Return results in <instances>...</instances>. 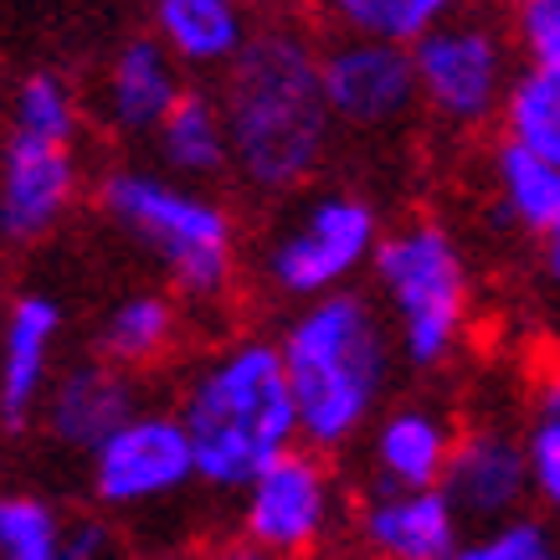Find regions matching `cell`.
I'll return each instance as SVG.
<instances>
[{
    "instance_id": "1",
    "label": "cell",
    "mask_w": 560,
    "mask_h": 560,
    "mask_svg": "<svg viewBox=\"0 0 560 560\" xmlns=\"http://www.w3.org/2000/svg\"><path fill=\"white\" fill-rule=\"evenodd\" d=\"M232 129V171L257 196L304 190L335 144L324 47L299 21H262L217 88Z\"/></svg>"
},
{
    "instance_id": "2",
    "label": "cell",
    "mask_w": 560,
    "mask_h": 560,
    "mask_svg": "<svg viewBox=\"0 0 560 560\" xmlns=\"http://www.w3.org/2000/svg\"><path fill=\"white\" fill-rule=\"evenodd\" d=\"M278 350L289 365L304 447L324 458L350 453L386 411L390 375L401 360L381 304L355 289L299 304L278 329Z\"/></svg>"
},
{
    "instance_id": "3",
    "label": "cell",
    "mask_w": 560,
    "mask_h": 560,
    "mask_svg": "<svg viewBox=\"0 0 560 560\" xmlns=\"http://www.w3.org/2000/svg\"><path fill=\"white\" fill-rule=\"evenodd\" d=\"M175 417L190 432L196 474L211 493H242L262 468L304 447L289 365L268 335H232L206 350L175 396Z\"/></svg>"
},
{
    "instance_id": "4",
    "label": "cell",
    "mask_w": 560,
    "mask_h": 560,
    "mask_svg": "<svg viewBox=\"0 0 560 560\" xmlns=\"http://www.w3.org/2000/svg\"><path fill=\"white\" fill-rule=\"evenodd\" d=\"M98 211L154 268L180 304L217 308L237 289V221L206 186H190L180 175L119 165L103 171L93 186Z\"/></svg>"
},
{
    "instance_id": "5",
    "label": "cell",
    "mask_w": 560,
    "mask_h": 560,
    "mask_svg": "<svg viewBox=\"0 0 560 560\" xmlns=\"http://www.w3.org/2000/svg\"><path fill=\"white\" fill-rule=\"evenodd\" d=\"M375 304L411 371H442L458 355L474 314V272L463 242L438 217H411L381 237L371 262Z\"/></svg>"
},
{
    "instance_id": "6",
    "label": "cell",
    "mask_w": 560,
    "mask_h": 560,
    "mask_svg": "<svg viewBox=\"0 0 560 560\" xmlns=\"http://www.w3.org/2000/svg\"><path fill=\"white\" fill-rule=\"evenodd\" d=\"M381 211L371 196L345 186H319L262 237L257 272L262 289L283 304H314L324 293L350 289L381 253Z\"/></svg>"
},
{
    "instance_id": "7",
    "label": "cell",
    "mask_w": 560,
    "mask_h": 560,
    "mask_svg": "<svg viewBox=\"0 0 560 560\" xmlns=\"http://www.w3.org/2000/svg\"><path fill=\"white\" fill-rule=\"evenodd\" d=\"M411 57H417L422 108L453 135H474L499 119L514 78H520L510 36L483 16L442 21L438 32L411 47Z\"/></svg>"
},
{
    "instance_id": "8",
    "label": "cell",
    "mask_w": 560,
    "mask_h": 560,
    "mask_svg": "<svg viewBox=\"0 0 560 560\" xmlns=\"http://www.w3.org/2000/svg\"><path fill=\"white\" fill-rule=\"evenodd\" d=\"M237 529L283 560H314L350 529L340 474L324 453L293 447L237 493Z\"/></svg>"
},
{
    "instance_id": "9",
    "label": "cell",
    "mask_w": 560,
    "mask_h": 560,
    "mask_svg": "<svg viewBox=\"0 0 560 560\" xmlns=\"http://www.w3.org/2000/svg\"><path fill=\"white\" fill-rule=\"evenodd\" d=\"M88 483L103 514H144L171 504L190 483H201L190 432L175 411H139L98 453H88Z\"/></svg>"
},
{
    "instance_id": "10",
    "label": "cell",
    "mask_w": 560,
    "mask_h": 560,
    "mask_svg": "<svg viewBox=\"0 0 560 560\" xmlns=\"http://www.w3.org/2000/svg\"><path fill=\"white\" fill-rule=\"evenodd\" d=\"M324 98L350 135H390L422 108L411 47L375 36H329L324 42Z\"/></svg>"
},
{
    "instance_id": "11",
    "label": "cell",
    "mask_w": 560,
    "mask_h": 560,
    "mask_svg": "<svg viewBox=\"0 0 560 560\" xmlns=\"http://www.w3.org/2000/svg\"><path fill=\"white\" fill-rule=\"evenodd\" d=\"M442 493L453 499V510L463 514V525H499L525 514V504L535 499L529 483V453L525 432H514L504 422H474L458 432Z\"/></svg>"
},
{
    "instance_id": "12",
    "label": "cell",
    "mask_w": 560,
    "mask_h": 560,
    "mask_svg": "<svg viewBox=\"0 0 560 560\" xmlns=\"http://www.w3.org/2000/svg\"><path fill=\"white\" fill-rule=\"evenodd\" d=\"M83 196V160L78 144L11 135L0 150V242H36Z\"/></svg>"
},
{
    "instance_id": "13",
    "label": "cell",
    "mask_w": 560,
    "mask_h": 560,
    "mask_svg": "<svg viewBox=\"0 0 560 560\" xmlns=\"http://www.w3.org/2000/svg\"><path fill=\"white\" fill-rule=\"evenodd\" d=\"M463 514L442 489H365L350 510V540L365 560H453Z\"/></svg>"
},
{
    "instance_id": "14",
    "label": "cell",
    "mask_w": 560,
    "mask_h": 560,
    "mask_svg": "<svg viewBox=\"0 0 560 560\" xmlns=\"http://www.w3.org/2000/svg\"><path fill=\"white\" fill-rule=\"evenodd\" d=\"M144 411V386L135 371H124L114 360H103L98 350L83 355L78 365H62L47 390L42 422L62 447L72 453H98L103 442L114 438L129 417Z\"/></svg>"
},
{
    "instance_id": "15",
    "label": "cell",
    "mask_w": 560,
    "mask_h": 560,
    "mask_svg": "<svg viewBox=\"0 0 560 560\" xmlns=\"http://www.w3.org/2000/svg\"><path fill=\"white\" fill-rule=\"evenodd\" d=\"M62 304L51 293H21L0 319V427H32L47 407L57 381V345H62Z\"/></svg>"
},
{
    "instance_id": "16",
    "label": "cell",
    "mask_w": 560,
    "mask_h": 560,
    "mask_svg": "<svg viewBox=\"0 0 560 560\" xmlns=\"http://www.w3.org/2000/svg\"><path fill=\"white\" fill-rule=\"evenodd\" d=\"M186 98V68L160 36H129L98 72V124L124 139H154L171 119V108Z\"/></svg>"
},
{
    "instance_id": "17",
    "label": "cell",
    "mask_w": 560,
    "mask_h": 560,
    "mask_svg": "<svg viewBox=\"0 0 560 560\" xmlns=\"http://www.w3.org/2000/svg\"><path fill=\"white\" fill-rule=\"evenodd\" d=\"M463 427L438 401H396L365 432L371 489H442Z\"/></svg>"
},
{
    "instance_id": "18",
    "label": "cell",
    "mask_w": 560,
    "mask_h": 560,
    "mask_svg": "<svg viewBox=\"0 0 560 560\" xmlns=\"http://www.w3.org/2000/svg\"><path fill=\"white\" fill-rule=\"evenodd\" d=\"M257 0H150V32L186 72H226L257 36Z\"/></svg>"
},
{
    "instance_id": "19",
    "label": "cell",
    "mask_w": 560,
    "mask_h": 560,
    "mask_svg": "<svg viewBox=\"0 0 560 560\" xmlns=\"http://www.w3.org/2000/svg\"><path fill=\"white\" fill-rule=\"evenodd\" d=\"M180 329H186V319H180V299L171 289H135L103 308L93 350L124 371L144 375L175 355Z\"/></svg>"
},
{
    "instance_id": "20",
    "label": "cell",
    "mask_w": 560,
    "mask_h": 560,
    "mask_svg": "<svg viewBox=\"0 0 560 560\" xmlns=\"http://www.w3.org/2000/svg\"><path fill=\"white\" fill-rule=\"evenodd\" d=\"M154 154H160V171L180 175L190 186H211L232 171V129H226V108L217 93L186 88L171 119L154 129Z\"/></svg>"
},
{
    "instance_id": "21",
    "label": "cell",
    "mask_w": 560,
    "mask_h": 560,
    "mask_svg": "<svg viewBox=\"0 0 560 560\" xmlns=\"http://www.w3.org/2000/svg\"><path fill=\"white\" fill-rule=\"evenodd\" d=\"M489 196L504 226L525 237H545L560 221V165L514 139H499L489 154Z\"/></svg>"
},
{
    "instance_id": "22",
    "label": "cell",
    "mask_w": 560,
    "mask_h": 560,
    "mask_svg": "<svg viewBox=\"0 0 560 560\" xmlns=\"http://www.w3.org/2000/svg\"><path fill=\"white\" fill-rule=\"evenodd\" d=\"M335 36H375L396 47H417L442 21L463 16V0H314Z\"/></svg>"
},
{
    "instance_id": "23",
    "label": "cell",
    "mask_w": 560,
    "mask_h": 560,
    "mask_svg": "<svg viewBox=\"0 0 560 560\" xmlns=\"http://www.w3.org/2000/svg\"><path fill=\"white\" fill-rule=\"evenodd\" d=\"M504 139L535 150L540 160L560 165V72L556 68H520L510 98H504Z\"/></svg>"
},
{
    "instance_id": "24",
    "label": "cell",
    "mask_w": 560,
    "mask_h": 560,
    "mask_svg": "<svg viewBox=\"0 0 560 560\" xmlns=\"http://www.w3.org/2000/svg\"><path fill=\"white\" fill-rule=\"evenodd\" d=\"M11 135L47 139V144H78L83 135V103L68 78L57 72H32L11 93Z\"/></svg>"
},
{
    "instance_id": "25",
    "label": "cell",
    "mask_w": 560,
    "mask_h": 560,
    "mask_svg": "<svg viewBox=\"0 0 560 560\" xmlns=\"http://www.w3.org/2000/svg\"><path fill=\"white\" fill-rule=\"evenodd\" d=\"M62 514L36 493H0V560H68L62 556Z\"/></svg>"
},
{
    "instance_id": "26",
    "label": "cell",
    "mask_w": 560,
    "mask_h": 560,
    "mask_svg": "<svg viewBox=\"0 0 560 560\" xmlns=\"http://www.w3.org/2000/svg\"><path fill=\"white\" fill-rule=\"evenodd\" d=\"M545 550H556L550 525L540 514H514V520H499V525L468 529L453 560H540Z\"/></svg>"
},
{
    "instance_id": "27",
    "label": "cell",
    "mask_w": 560,
    "mask_h": 560,
    "mask_svg": "<svg viewBox=\"0 0 560 560\" xmlns=\"http://www.w3.org/2000/svg\"><path fill=\"white\" fill-rule=\"evenodd\" d=\"M525 453H529V483H535V504L560 514V417L529 411L525 422Z\"/></svg>"
},
{
    "instance_id": "28",
    "label": "cell",
    "mask_w": 560,
    "mask_h": 560,
    "mask_svg": "<svg viewBox=\"0 0 560 560\" xmlns=\"http://www.w3.org/2000/svg\"><path fill=\"white\" fill-rule=\"evenodd\" d=\"M514 42L535 68L560 62V0H514Z\"/></svg>"
},
{
    "instance_id": "29",
    "label": "cell",
    "mask_w": 560,
    "mask_h": 560,
    "mask_svg": "<svg viewBox=\"0 0 560 560\" xmlns=\"http://www.w3.org/2000/svg\"><path fill=\"white\" fill-rule=\"evenodd\" d=\"M62 556L68 560H129L124 535L108 514H72L62 525Z\"/></svg>"
},
{
    "instance_id": "30",
    "label": "cell",
    "mask_w": 560,
    "mask_h": 560,
    "mask_svg": "<svg viewBox=\"0 0 560 560\" xmlns=\"http://www.w3.org/2000/svg\"><path fill=\"white\" fill-rule=\"evenodd\" d=\"M201 560H283V556H272L268 545H257L253 535H221V540H211L201 550Z\"/></svg>"
},
{
    "instance_id": "31",
    "label": "cell",
    "mask_w": 560,
    "mask_h": 560,
    "mask_svg": "<svg viewBox=\"0 0 560 560\" xmlns=\"http://www.w3.org/2000/svg\"><path fill=\"white\" fill-rule=\"evenodd\" d=\"M529 411H545V417H560V360L545 365L540 381H535V396H529Z\"/></svg>"
},
{
    "instance_id": "32",
    "label": "cell",
    "mask_w": 560,
    "mask_h": 560,
    "mask_svg": "<svg viewBox=\"0 0 560 560\" xmlns=\"http://www.w3.org/2000/svg\"><path fill=\"white\" fill-rule=\"evenodd\" d=\"M540 268L550 278V289H560V221L540 237Z\"/></svg>"
},
{
    "instance_id": "33",
    "label": "cell",
    "mask_w": 560,
    "mask_h": 560,
    "mask_svg": "<svg viewBox=\"0 0 560 560\" xmlns=\"http://www.w3.org/2000/svg\"><path fill=\"white\" fill-rule=\"evenodd\" d=\"M257 5H289V0H257Z\"/></svg>"
},
{
    "instance_id": "34",
    "label": "cell",
    "mask_w": 560,
    "mask_h": 560,
    "mask_svg": "<svg viewBox=\"0 0 560 560\" xmlns=\"http://www.w3.org/2000/svg\"><path fill=\"white\" fill-rule=\"evenodd\" d=\"M540 560H560V550H545V556Z\"/></svg>"
},
{
    "instance_id": "35",
    "label": "cell",
    "mask_w": 560,
    "mask_h": 560,
    "mask_svg": "<svg viewBox=\"0 0 560 560\" xmlns=\"http://www.w3.org/2000/svg\"><path fill=\"white\" fill-rule=\"evenodd\" d=\"M129 560H150V556H129Z\"/></svg>"
},
{
    "instance_id": "36",
    "label": "cell",
    "mask_w": 560,
    "mask_h": 560,
    "mask_svg": "<svg viewBox=\"0 0 560 560\" xmlns=\"http://www.w3.org/2000/svg\"><path fill=\"white\" fill-rule=\"evenodd\" d=\"M556 72H560V62H556Z\"/></svg>"
}]
</instances>
